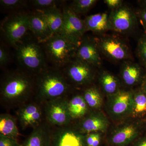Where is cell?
Here are the masks:
<instances>
[{
    "label": "cell",
    "mask_w": 146,
    "mask_h": 146,
    "mask_svg": "<svg viewBox=\"0 0 146 146\" xmlns=\"http://www.w3.org/2000/svg\"><path fill=\"white\" fill-rule=\"evenodd\" d=\"M35 76L21 69L7 71L1 78V103L9 109L17 108L34 99Z\"/></svg>",
    "instance_id": "1"
},
{
    "label": "cell",
    "mask_w": 146,
    "mask_h": 146,
    "mask_svg": "<svg viewBox=\"0 0 146 146\" xmlns=\"http://www.w3.org/2000/svg\"><path fill=\"white\" fill-rule=\"evenodd\" d=\"M35 78L34 100L42 104L58 98L68 96L76 90L60 69L51 66L35 76Z\"/></svg>",
    "instance_id": "2"
},
{
    "label": "cell",
    "mask_w": 146,
    "mask_h": 146,
    "mask_svg": "<svg viewBox=\"0 0 146 146\" xmlns=\"http://www.w3.org/2000/svg\"><path fill=\"white\" fill-rule=\"evenodd\" d=\"M14 47L21 70L35 76L49 66L40 43L34 37L27 35Z\"/></svg>",
    "instance_id": "3"
},
{
    "label": "cell",
    "mask_w": 146,
    "mask_h": 146,
    "mask_svg": "<svg viewBox=\"0 0 146 146\" xmlns=\"http://www.w3.org/2000/svg\"><path fill=\"white\" fill-rule=\"evenodd\" d=\"M40 44L49 65L59 69L75 58L79 46L60 34H53Z\"/></svg>",
    "instance_id": "4"
},
{
    "label": "cell",
    "mask_w": 146,
    "mask_h": 146,
    "mask_svg": "<svg viewBox=\"0 0 146 146\" xmlns=\"http://www.w3.org/2000/svg\"><path fill=\"white\" fill-rule=\"evenodd\" d=\"M101 54L115 63L133 60L130 47L122 35L105 34L94 36Z\"/></svg>",
    "instance_id": "5"
},
{
    "label": "cell",
    "mask_w": 146,
    "mask_h": 146,
    "mask_svg": "<svg viewBox=\"0 0 146 146\" xmlns=\"http://www.w3.org/2000/svg\"><path fill=\"white\" fill-rule=\"evenodd\" d=\"M98 68L76 57L60 69L76 90H82L94 84L98 77Z\"/></svg>",
    "instance_id": "6"
},
{
    "label": "cell",
    "mask_w": 146,
    "mask_h": 146,
    "mask_svg": "<svg viewBox=\"0 0 146 146\" xmlns=\"http://www.w3.org/2000/svg\"><path fill=\"white\" fill-rule=\"evenodd\" d=\"M145 120L132 118L119 122L108 134L107 143L110 146H127L142 135Z\"/></svg>",
    "instance_id": "7"
},
{
    "label": "cell",
    "mask_w": 146,
    "mask_h": 146,
    "mask_svg": "<svg viewBox=\"0 0 146 146\" xmlns=\"http://www.w3.org/2000/svg\"><path fill=\"white\" fill-rule=\"evenodd\" d=\"M29 13L22 11L11 13L2 22L1 31L7 43L14 47L28 35Z\"/></svg>",
    "instance_id": "8"
},
{
    "label": "cell",
    "mask_w": 146,
    "mask_h": 146,
    "mask_svg": "<svg viewBox=\"0 0 146 146\" xmlns=\"http://www.w3.org/2000/svg\"><path fill=\"white\" fill-rule=\"evenodd\" d=\"M133 89H121L107 97L105 110L112 121L119 122L130 118L133 108Z\"/></svg>",
    "instance_id": "9"
},
{
    "label": "cell",
    "mask_w": 146,
    "mask_h": 146,
    "mask_svg": "<svg viewBox=\"0 0 146 146\" xmlns=\"http://www.w3.org/2000/svg\"><path fill=\"white\" fill-rule=\"evenodd\" d=\"M109 18L110 31L117 34L122 36L129 35L138 28V20L136 10L124 4L110 11Z\"/></svg>",
    "instance_id": "10"
},
{
    "label": "cell",
    "mask_w": 146,
    "mask_h": 146,
    "mask_svg": "<svg viewBox=\"0 0 146 146\" xmlns=\"http://www.w3.org/2000/svg\"><path fill=\"white\" fill-rule=\"evenodd\" d=\"M45 121L52 127L64 126L73 123L68 106V96L43 104Z\"/></svg>",
    "instance_id": "11"
},
{
    "label": "cell",
    "mask_w": 146,
    "mask_h": 146,
    "mask_svg": "<svg viewBox=\"0 0 146 146\" xmlns=\"http://www.w3.org/2000/svg\"><path fill=\"white\" fill-rule=\"evenodd\" d=\"M16 113V119L23 130L29 128H35L45 121L43 105L35 100L18 108Z\"/></svg>",
    "instance_id": "12"
},
{
    "label": "cell",
    "mask_w": 146,
    "mask_h": 146,
    "mask_svg": "<svg viewBox=\"0 0 146 146\" xmlns=\"http://www.w3.org/2000/svg\"><path fill=\"white\" fill-rule=\"evenodd\" d=\"M62 10L63 23L59 34L79 45L86 32L84 20L76 14L69 6H63Z\"/></svg>",
    "instance_id": "13"
},
{
    "label": "cell",
    "mask_w": 146,
    "mask_h": 146,
    "mask_svg": "<svg viewBox=\"0 0 146 146\" xmlns=\"http://www.w3.org/2000/svg\"><path fill=\"white\" fill-rule=\"evenodd\" d=\"M85 135L76 129L73 123L64 126H52L51 146H87Z\"/></svg>",
    "instance_id": "14"
},
{
    "label": "cell",
    "mask_w": 146,
    "mask_h": 146,
    "mask_svg": "<svg viewBox=\"0 0 146 146\" xmlns=\"http://www.w3.org/2000/svg\"><path fill=\"white\" fill-rule=\"evenodd\" d=\"M76 129L84 135L94 132L104 133L109 128L108 117L100 110H92L80 119L73 122Z\"/></svg>",
    "instance_id": "15"
},
{
    "label": "cell",
    "mask_w": 146,
    "mask_h": 146,
    "mask_svg": "<svg viewBox=\"0 0 146 146\" xmlns=\"http://www.w3.org/2000/svg\"><path fill=\"white\" fill-rule=\"evenodd\" d=\"M145 73V69L140 63L133 60H127L122 62L120 66L119 78L122 87L125 89H133L141 86Z\"/></svg>",
    "instance_id": "16"
},
{
    "label": "cell",
    "mask_w": 146,
    "mask_h": 146,
    "mask_svg": "<svg viewBox=\"0 0 146 146\" xmlns=\"http://www.w3.org/2000/svg\"><path fill=\"white\" fill-rule=\"evenodd\" d=\"M76 57L100 68L102 63L101 56L94 36H84L78 48Z\"/></svg>",
    "instance_id": "17"
},
{
    "label": "cell",
    "mask_w": 146,
    "mask_h": 146,
    "mask_svg": "<svg viewBox=\"0 0 146 146\" xmlns=\"http://www.w3.org/2000/svg\"><path fill=\"white\" fill-rule=\"evenodd\" d=\"M29 31L39 43L44 42L53 35L41 12L35 11L29 13Z\"/></svg>",
    "instance_id": "18"
},
{
    "label": "cell",
    "mask_w": 146,
    "mask_h": 146,
    "mask_svg": "<svg viewBox=\"0 0 146 146\" xmlns=\"http://www.w3.org/2000/svg\"><path fill=\"white\" fill-rule=\"evenodd\" d=\"M52 126L46 121L33 129L21 146H51Z\"/></svg>",
    "instance_id": "19"
},
{
    "label": "cell",
    "mask_w": 146,
    "mask_h": 146,
    "mask_svg": "<svg viewBox=\"0 0 146 146\" xmlns=\"http://www.w3.org/2000/svg\"><path fill=\"white\" fill-rule=\"evenodd\" d=\"M86 32L91 31L96 36L110 31L109 13L104 12L86 16L84 19Z\"/></svg>",
    "instance_id": "20"
},
{
    "label": "cell",
    "mask_w": 146,
    "mask_h": 146,
    "mask_svg": "<svg viewBox=\"0 0 146 146\" xmlns=\"http://www.w3.org/2000/svg\"><path fill=\"white\" fill-rule=\"evenodd\" d=\"M74 93L68 96V109L73 122L80 119L91 110L82 93Z\"/></svg>",
    "instance_id": "21"
},
{
    "label": "cell",
    "mask_w": 146,
    "mask_h": 146,
    "mask_svg": "<svg viewBox=\"0 0 146 146\" xmlns=\"http://www.w3.org/2000/svg\"><path fill=\"white\" fill-rule=\"evenodd\" d=\"M98 79L99 88L106 97L116 94L122 89L119 77L109 71L102 70L98 73Z\"/></svg>",
    "instance_id": "22"
},
{
    "label": "cell",
    "mask_w": 146,
    "mask_h": 146,
    "mask_svg": "<svg viewBox=\"0 0 146 146\" xmlns=\"http://www.w3.org/2000/svg\"><path fill=\"white\" fill-rule=\"evenodd\" d=\"M133 108L130 118L145 120L146 118V93L141 86L133 89Z\"/></svg>",
    "instance_id": "23"
},
{
    "label": "cell",
    "mask_w": 146,
    "mask_h": 146,
    "mask_svg": "<svg viewBox=\"0 0 146 146\" xmlns=\"http://www.w3.org/2000/svg\"><path fill=\"white\" fill-rule=\"evenodd\" d=\"M82 90V94L90 109L100 110L103 104V99L99 87L94 84Z\"/></svg>",
    "instance_id": "24"
},
{
    "label": "cell",
    "mask_w": 146,
    "mask_h": 146,
    "mask_svg": "<svg viewBox=\"0 0 146 146\" xmlns=\"http://www.w3.org/2000/svg\"><path fill=\"white\" fill-rule=\"evenodd\" d=\"M39 12L44 16L52 34H59L63 23V10L60 7H55Z\"/></svg>",
    "instance_id": "25"
},
{
    "label": "cell",
    "mask_w": 146,
    "mask_h": 146,
    "mask_svg": "<svg viewBox=\"0 0 146 146\" xmlns=\"http://www.w3.org/2000/svg\"><path fill=\"white\" fill-rule=\"evenodd\" d=\"M17 119L9 113L0 115V134L18 139L20 136L17 127Z\"/></svg>",
    "instance_id": "26"
},
{
    "label": "cell",
    "mask_w": 146,
    "mask_h": 146,
    "mask_svg": "<svg viewBox=\"0 0 146 146\" xmlns=\"http://www.w3.org/2000/svg\"><path fill=\"white\" fill-rule=\"evenodd\" d=\"M98 2L97 0H74L68 6L76 14L79 16L88 12Z\"/></svg>",
    "instance_id": "27"
},
{
    "label": "cell",
    "mask_w": 146,
    "mask_h": 146,
    "mask_svg": "<svg viewBox=\"0 0 146 146\" xmlns=\"http://www.w3.org/2000/svg\"><path fill=\"white\" fill-rule=\"evenodd\" d=\"M32 5L36 11H44L55 7L64 6V1L34 0L31 1Z\"/></svg>",
    "instance_id": "28"
},
{
    "label": "cell",
    "mask_w": 146,
    "mask_h": 146,
    "mask_svg": "<svg viewBox=\"0 0 146 146\" xmlns=\"http://www.w3.org/2000/svg\"><path fill=\"white\" fill-rule=\"evenodd\" d=\"M27 3L23 0H1L0 5L4 10L15 13L22 11V9L27 5Z\"/></svg>",
    "instance_id": "29"
},
{
    "label": "cell",
    "mask_w": 146,
    "mask_h": 146,
    "mask_svg": "<svg viewBox=\"0 0 146 146\" xmlns=\"http://www.w3.org/2000/svg\"><path fill=\"white\" fill-rule=\"evenodd\" d=\"M136 55L141 64L146 68V32H144L138 39Z\"/></svg>",
    "instance_id": "30"
},
{
    "label": "cell",
    "mask_w": 146,
    "mask_h": 146,
    "mask_svg": "<svg viewBox=\"0 0 146 146\" xmlns=\"http://www.w3.org/2000/svg\"><path fill=\"white\" fill-rule=\"evenodd\" d=\"M0 146H21L18 139L0 134Z\"/></svg>",
    "instance_id": "31"
},
{
    "label": "cell",
    "mask_w": 146,
    "mask_h": 146,
    "mask_svg": "<svg viewBox=\"0 0 146 146\" xmlns=\"http://www.w3.org/2000/svg\"><path fill=\"white\" fill-rule=\"evenodd\" d=\"M9 61V56L7 50L3 44L0 46V67L4 68L8 64Z\"/></svg>",
    "instance_id": "32"
},
{
    "label": "cell",
    "mask_w": 146,
    "mask_h": 146,
    "mask_svg": "<svg viewBox=\"0 0 146 146\" xmlns=\"http://www.w3.org/2000/svg\"><path fill=\"white\" fill-rule=\"evenodd\" d=\"M138 21L146 32V9L140 8L136 10Z\"/></svg>",
    "instance_id": "33"
},
{
    "label": "cell",
    "mask_w": 146,
    "mask_h": 146,
    "mask_svg": "<svg viewBox=\"0 0 146 146\" xmlns=\"http://www.w3.org/2000/svg\"><path fill=\"white\" fill-rule=\"evenodd\" d=\"M104 2L110 10L119 8L123 4V1L122 0H104Z\"/></svg>",
    "instance_id": "34"
},
{
    "label": "cell",
    "mask_w": 146,
    "mask_h": 146,
    "mask_svg": "<svg viewBox=\"0 0 146 146\" xmlns=\"http://www.w3.org/2000/svg\"><path fill=\"white\" fill-rule=\"evenodd\" d=\"M133 146H146V133L137 138L133 142Z\"/></svg>",
    "instance_id": "35"
},
{
    "label": "cell",
    "mask_w": 146,
    "mask_h": 146,
    "mask_svg": "<svg viewBox=\"0 0 146 146\" xmlns=\"http://www.w3.org/2000/svg\"><path fill=\"white\" fill-rule=\"evenodd\" d=\"M145 69V76H144L143 80L141 84V87L142 89L146 93V68Z\"/></svg>",
    "instance_id": "36"
},
{
    "label": "cell",
    "mask_w": 146,
    "mask_h": 146,
    "mask_svg": "<svg viewBox=\"0 0 146 146\" xmlns=\"http://www.w3.org/2000/svg\"><path fill=\"white\" fill-rule=\"evenodd\" d=\"M140 8L146 9V0H141L138 1Z\"/></svg>",
    "instance_id": "37"
},
{
    "label": "cell",
    "mask_w": 146,
    "mask_h": 146,
    "mask_svg": "<svg viewBox=\"0 0 146 146\" xmlns=\"http://www.w3.org/2000/svg\"><path fill=\"white\" fill-rule=\"evenodd\" d=\"M144 130L145 131L146 133V118L145 119V122H144Z\"/></svg>",
    "instance_id": "38"
}]
</instances>
